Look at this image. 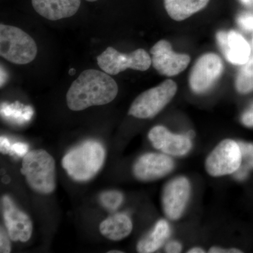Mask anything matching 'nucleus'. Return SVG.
<instances>
[{
    "mask_svg": "<svg viewBox=\"0 0 253 253\" xmlns=\"http://www.w3.org/2000/svg\"><path fill=\"white\" fill-rule=\"evenodd\" d=\"M118 93L116 82L109 74L94 69L83 71L68 89L66 103L71 111L109 104Z\"/></svg>",
    "mask_w": 253,
    "mask_h": 253,
    "instance_id": "obj_1",
    "label": "nucleus"
},
{
    "mask_svg": "<svg viewBox=\"0 0 253 253\" xmlns=\"http://www.w3.org/2000/svg\"><path fill=\"white\" fill-rule=\"evenodd\" d=\"M105 159L104 146L96 141H86L70 150L63 156L62 166L73 180L85 182L99 173Z\"/></svg>",
    "mask_w": 253,
    "mask_h": 253,
    "instance_id": "obj_2",
    "label": "nucleus"
},
{
    "mask_svg": "<svg viewBox=\"0 0 253 253\" xmlns=\"http://www.w3.org/2000/svg\"><path fill=\"white\" fill-rule=\"evenodd\" d=\"M21 172L29 187L38 194L49 195L56 189L55 161L44 150H33L23 156Z\"/></svg>",
    "mask_w": 253,
    "mask_h": 253,
    "instance_id": "obj_3",
    "label": "nucleus"
},
{
    "mask_svg": "<svg viewBox=\"0 0 253 253\" xmlns=\"http://www.w3.org/2000/svg\"><path fill=\"white\" fill-rule=\"evenodd\" d=\"M38 47L31 36L9 25H0V56L14 64L24 65L36 58Z\"/></svg>",
    "mask_w": 253,
    "mask_h": 253,
    "instance_id": "obj_4",
    "label": "nucleus"
},
{
    "mask_svg": "<svg viewBox=\"0 0 253 253\" xmlns=\"http://www.w3.org/2000/svg\"><path fill=\"white\" fill-rule=\"evenodd\" d=\"M176 91V83L172 80H166L139 95L131 104L128 114L139 119L154 118L170 102Z\"/></svg>",
    "mask_w": 253,
    "mask_h": 253,
    "instance_id": "obj_5",
    "label": "nucleus"
},
{
    "mask_svg": "<svg viewBox=\"0 0 253 253\" xmlns=\"http://www.w3.org/2000/svg\"><path fill=\"white\" fill-rule=\"evenodd\" d=\"M97 63L104 72L112 76H116L128 68L146 71L152 64L151 58L146 50L138 49L129 54H123L112 46H109L98 56Z\"/></svg>",
    "mask_w": 253,
    "mask_h": 253,
    "instance_id": "obj_6",
    "label": "nucleus"
},
{
    "mask_svg": "<svg viewBox=\"0 0 253 253\" xmlns=\"http://www.w3.org/2000/svg\"><path fill=\"white\" fill-rule=\"evenodd\" d=\"M243 156L241 146L232 139L221 141L206 161V169L210 175L218 177L237 172Z\"/></svg>",
    "mask_w": 253,
    "mask_h": 253,
    "instance_id": "obj_7",
    "label": "nucleus"
},
{
    "mask_svg": "<svg viewBox=\"0 0 253 253\" xmlns=\"http://www.w3.org/2000/svg\"><path fill=\"white\" fill-rule=\"evenodd\" d=\"M224 71L222 60L214 53L201 56L189 76V85L196 94H204L212 87Z\"/></svg>",
    "mask_w": 253,
    "mask_h": 253,
    "instance_id": "obj_8",
    "label": "nucleus"
},
{
    "mask_svg": "<svg viewBox=\"0 0 253 253\" xmlns=\"http://www.w3.org/2000/svg\"><path fill=\"white\" fill-rule=\"evenodd\" d=\"M191 195V184L185 176L174 178L163 191L162 207L166 217L177 220L182 216Z\"/></svg>",
    "mask_w": 253,
    "mask_h": 253,
    "instance_id": "obj_9",
    "label": "nucleus"
},
{
    "mask_svg": "<svg viewBox=\"0 0 253 253\" xmlns=\"http://www.w3.org/2000/svg\"><path fill=\"white\" fill-rule=\"evenodd\" d=\"M151 61L155 69L163 76L172 77L184 71L191 61L187 54H176L167 41H158L151 49Z\"/></svg>",
    "mask_w": 253,
    "mask_h": 253,
    "instance_id": "obj_10",
    "label": "nucleus"
},
{
    "mask_svg": "<svg viewBox=\"0 0 253 253\" xmlns=\"http://www.w3.org/2000/svg\"><path fill=\"white\" fill-rule=\"evenodd\" d=\"M174 166L172 158L167 154L149 153L134 163L132 172L139 181H152L168 175Z\"/></svg>",
    "mask_w": 253,
    "mask_h": 253,
    "instance_id": "obj_11",
    "label": "nucleus"
},
{
    "mask_svg": "<svg viewBox=\"0 0 253 253\" xmlns=\"http://www.w3.org/2000/svg\"><path fill=\"white\" fill-rule=\"evenodd\" d=\"M4 224L7 229L10 239L26 243L29 241L33 234V222L26 213L13 203L9 196H5L1 200Z\"/></svg>",
    "mask_w": 253,
    "mask_h": 253,
    "instance_id": "obj_12",
    "label": "nucleus"
},
{
    "mask_svg": "<svg viewBox=\"0 0 253 253\" xmlns=\"http://www.w3.org/2000/svg\"><path fill=\"white\" fill-rule=\"evenodd\" d=\"M149 139L154 148L169 156H185L192 148L188 134H174L162 126H154L149 131Z\"/></svg>",
    "mask_w": 253,
    "mask_h": 253,
    "instance_id": "obj_13",
    "label": "nucleus"
},
{
    "mask_svg": "<svg viewBox=\"0 0 253 253\" xmlns=\"http://www.w3.org/2000/svg\"><path fill=\"white\" fill-rule=\"evenodd\" d=\"M217 41L226 59L232 64L242 66L251 57L249 43L237 32L219 31Z\"/></svg>",
    "mask_w": 253,
    "mask_h": 253,
    "instance_id": "obj_14",
    "label": "nucleus"
},
{
    "mask_svg": "<svg viewBox=\"0 0 253 253\" xmlns=\"http://www.w3.org/2000/svg\"><path fill=\"white\" fill-rule=\"evenodd\" d=\"M81 0H32L38 14L50 21L71 17L78 12Z\"/></svg>",
    "mask_w": 253,
    "mask_h": 253,
    "instance_id": "obj_15",
    "label": "nucleus"
},
{
    "mask_svg": "<svg viewBox=\"0 0 253 253\" xmlns=\"http://www.w3.org/2000/svg\"><path fill=\"white\" fill-rule=\"evenodd\" d=\"M130 218L125 214H115L106 218L100 224L99 231L106 239L119 241L126 239L132 231Z\"/></svg>",
    "mask_w": 253,
    "mask_h": 253,
    "instance_id": "obj_16",
    "label": "nucleus"
},
{
    "mask_svg": "<svg viewBox=\"0 0 253 253\" xmlns=\"http://www.w3.org/2000/svg\"><path fill=\"white\" fill-rule=\"evenodd\" d=\"M210 0H164L165 8L169 17L181 21L206 8Z\"/></svg>",
    "mask_w": 253,
    "mask_h": 253,
    "instance_id": "obj_17",
    "label": "nucleus"
},
{
    "mask_svg": "<svg viewBox=\"0 0 253 253\" xmlns=\"http://www.w3.org/2000/svg\"><path fill=\"white\" fill-rule=\"evenodd\" d=\"M170 229L167 221L161 219L156 223L152 231L145 236L136 246L138 253H151L158 251L169 237Z\"/></svg>",
    "mask_w": 253,
    "mask_h": 253,
    "instance_id": "obj_18",
    "label": "nucleus"
},
{
    "mask_svg": "<svg viewBox=\"0 0 253 253\" xmlns=\"http://www.w3.org/2000/svg\"><path fill=\"white\" fill-rule=\"evenodd\" d=\"M235 85L240 94H247L253 91V55L242 65L236 76Z\"/></svg>",
    "mask_w": 253,
    "mask_h": 253,
    "instance_id": "obj_19",
    "label": "nucleus"
},
{
    "mask_svg": "<svg viewBox=\"0 0 253 253\" xmlns=\"http://www.w3.org/2000/svg\"><path fill=\"white\" fill-rule=\"evenodd\" d=\"M100 201L106 209L111 211H116L123 204V195L115 190L105 191L100 196Z\"/></svg>",
    "mask_w": 253,
    "mask_h": 253,
    "instance_id": "obj_20",
    "label": "nucleus"
},
{
    "mask_svg": "<svg viewBox=\"0 0 253 253\" xmlns=\"http://www.w3.org/2000/svg\"><path fill=\"white\" fill-rule=\"evenodd\" d=\"M237 22L243 29L246 31H253V15L251 14H242L239 15Z\"/></svg>",
    "mask_w": 253,
    "mask_h": 253,
    "instance_id": "obj_21",
    "label": "nucleus"
},
{
    "mask_svg": "<svg viewBox=\"0 0 253 253\" xmlns=\"http://www.w3.org/2000/svg\"><path fill=\"white\" fill-rule=\"evenodd\" d=\"M9 235L6 234L4 229L1 228L0 232V253H9L11 251V243Z\"/></svg>",
    "mask_w": 253,
    "mask_h": 253,
    "instance_id": "obj_22",
    "label": "nucleus"
},
{
    "mask_svg": "<svg viewBox=\"0 0 253 253\" xmlns=\"http://www.w3.org/2000/svg\"><path fill=\"white\" fill-rule=\"evenodd\" d=\"M28 146L24 143H15L11 146V155H17L20 156H25L28 154Z\"/></svg>",
    "mask_w": 253,
    "mask_h": 253,
    "instance_id": "obj_23",
    "label": "nucleus"
},
{
    "mask_svg": "<svg viewBox=\"0 0 253 253\" xmlns=\"http://www.w3.org/2000/svg\"><path fill=\"white\" fill-rule=\"evenodd\" d=\"M241 151H242V156L247 159L250 166H253V145L240 144Z\"/></svg>",
    "mask_w": 253,
    "mask_h": 253,
    "instance_id": "obj_24",
    "label": "nucleus"
},
{
    "mask_svg": "<svg viewBox=\"0 0 253 253\" xmlns=\"http://www.w3.org/2000/svg\"><path fill=\"white\" fill-rule=\"evenodd\" d=\"M241 121L245 126L253 127V104L251 105L249 109L243 114Z\"/></svg>",
    "mask_w": 253,
    "mask_h": 253,
    "instance_id": "obj_25",
    "label": "nucleus"
},
{
    "mask_svg": "<svg viewBox=\"0 0 253 253\" xmlns=\"http://www.w3.org/2000/svg\"><path fill=\"white\" fill-rule=\"evenodd\" d=\"M182 246L177 241H173L168 243L165 248V252L168 253H181Z\"/></svg>",
    "mask_w": 253,
    "mask_h": 253,
    "instance_id": "obj_26",
    "label": "nucleus"
},
{
    "mask_svg": "<svg viewBox=\"0 0 253 253\" xmlns=\"http://www.w3.org/2000/svg\"><path fill=\"white\" fill-rule=\"evenodd\" d=\"M211 253H241V250L236 249H221V248L212 247L209 250Z\"/></svg>",
    "mask_w": 253,
    "mask_h": 253,
    "instance_id": "obj_27",
    "label": "nucleus"
},
{
    "mask_svg": "<svg viewBox=\"0 0 253 253\" xmlns=\"http://www.w3.org/2000/svg\"><path fill=\"white\" fill-rule=\"evenodd\" d=\"M1 152L2 154H9L11 153V146L9 141L4 136L1 137Z\"/></svg>",
    "mask_w": 253,
    "mask_h": 253,
    "instance_id": "obj_28",
    "label": "nucleus"
},
{
    "mask_svg": "<svg viewBox=\"0 0 253 253\" xmlns=\"http://www.w3.org/2000/svg\"><path fill=\"white\" fill-rule=\"evenodd\" d=\"M187 253H206V251H204V249H201V248H193V249L189 250L187 251Z\"/></svg>",
    "mask_w": 253,
    "mask_h": 253,
    "instance_id": "obj_29",
    "label": "nucleus"
},
{
    "mask_svg": "<svg viewBox=\"0 0 253 253\" xmlns=\"http://www.w3.org/2000/svg\"><path fill=\"white\" fill-rule=\"evenodd\" d=\"M239 1L245 6H251L253 5V0H239Z\"/></svg>",
    "mask_w": 253,
    "mask_h": 253,
    "instance_id": "obj_30",
    "label": "nucleus"
},
{
    "mask_svg": "<svg viewBox=\"0 0 253 253\" xmlns=\"http://www.w3.org/2000/svg\"><path fill=\"white\" fill-rule=\"evenodd\" d=\"M75 73H76V70H75L74 68H71L69 71V74L71 75V76H73Z\"/></svg>",
    "mask_w": 253,
    "mask_h": 253,
    "instance_id": "obj_31",
    "label": "nucleus"
},
{
    "mask_svg": "<svg viewBox=\"0 0 253 253\" xmlns=\"http://www.w3.org/2000/svg\"><path fill=\"white\" fill-rule=\"evenodd\" d=\"M109 253H122V251H109V252H108Z\"/></svg>",
    "mask_w": 253,
    "mask_h": 253,
    "instance_id": "obj_32",
    "label": "nucleus"
},
{
    "mask_svg": "<svg viewBox=\"0 0 253 253\" xmlns=\"http://www.w3.org/2000/svg\"><path fill=\"white\" fill-rule=\"evenodd\" d=\"M86 1H98V0H86Z\"/></svg>",
    "mask_w": 253,
    "mask_h": 253,
    "instance_id": "obj_33",
    "label": "nucleus"
},
{
    "mask_svg": "<svg viewBox=\"0 0 253 253\" xmlns=\"http://www.w3.org/2000/svg\"><path fill=\"white\" fill-rule=\"evenodd\" d=\"M252 45H253V41H252Z\"/></svg>",
    "mask_w": 253,
    "mask_h": 253,
    "instance_id": "obj_34",
    "label": "nucleus"
}]
</instances>
